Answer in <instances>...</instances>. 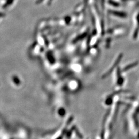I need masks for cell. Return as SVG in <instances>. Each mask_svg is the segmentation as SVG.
<instances>
[{
	"instance_id": "1",
	"label": "cell",
	"mask_w": 139,
	"mask_h": 139,
	"mask_svg": "<svg viewBox=\"0 0 139 139\" xmlns=\"http://www.w3.org/2000/svg\"><path fill=\"white\" fill-rule=\"evenodd\" d=\"M137 64V63H134V64H131V65H128L127 67H126V69H130V68H133V67L136 66Z\"/></svg>"
}]
</instances>
